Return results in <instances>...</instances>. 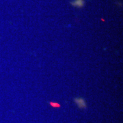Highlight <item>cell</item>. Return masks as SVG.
I'll use <instances>...</instances> for the list:
<instances>
[{
    "instance_id": "7a4b0ae2",
    "label": "cell",
    "mask_w": 123,
    "mask_h": 123,
    "mask_svg": "<svg viewBox=\"0 0 123 123\" xmlns=\"http://www.w3.org/2000/svg\"><path fill=\"white\" fill-rule=\"evenodd\" d=\"M71 5L74 7H77V8H82L84 7L85 1L84 0H74L73 1H71Z\"/></svg>"
},
{
    "instance_id": "6da1fadb",
    "label": "cell",
    "mask_w": 123,
    "mask_h": 123,
    "mask_svg": "<svg viewBox=\"0 0 123 123\" xmlns=\"http://www.w3.org/2000/svg\"><path fill=\"white\" fill-rule=\"evenodd\" d=\"M74 101L80 109H85L86 107V103L83 98H75Z\"/></svg>"
},
{
    "instance_id": "3957f363",
    "label": "cell",
    "mask_w": 123,
    "mask_h": 123,
    "mask_svg": "<svg viewBox=\"0 0 123 123\" xmlns=\"http://www.w3.org/2000/svg\"><path fill=\"white\" fill-rule=\"evenodd\" d=\"M51 105L54 106V107H60V105H58V104H57V103H51Z\"/></svg>"
}]
</instances>
